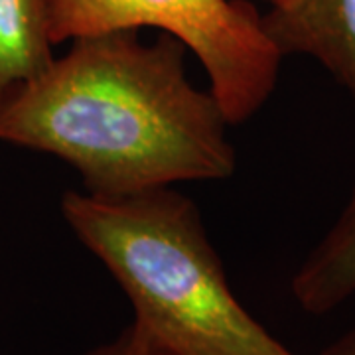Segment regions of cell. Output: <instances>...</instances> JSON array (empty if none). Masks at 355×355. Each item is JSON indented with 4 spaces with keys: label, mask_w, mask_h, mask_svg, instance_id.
Listing matches in <instances>:
<instances>
[{
    "label": "cell",
    "mask_w": 355,
    "mask_h": 355,
    "mask_svg": "<svg viewBox=\"0 0 355 355\" xmlns=\"http://www.w3.org/2000/svg\"><path fill=\"white\" fill-rule=\"evenodd\" d=\"M71 42L0 101V140L65 160L95 198L233 174L227 116L191 85L180 40L162 32L144 44L139 30H111Z\"/></svg>",
    "instance_id": "6da1fadb"
},
{
    "label": "cell",
    "mask_w": 355,
    "mask_h": 355,
    "mask_svg": "<svg viewBox=\"0 0 355 355\" xmlns=\"http://www.w3.org/2000/svg\"><path fill=\"white\" fill-rule=\"evenodd\" d=\"M62 214L127 294L135 322L178 355H296L235 298L191 200L168 188L67 191Z\"/></svg>",
    "instance_id": "7a4b0ae2"
},
{
    "label": "cell",
    "mask_w": 355,
    "mask_h": 355,
    "mask_svg": "<svg viewBox=\"0 0 355 355\" xmlns=\"http://www.w3.org/2000/svg\"><path fill=\"white\" fill-rule=\"evenodd\" d=\"M53 44L140 30L172 34L202 62L229 123L253 116L277 87L282 55L245 0H46Z\"/></svg>",
    "instance_id": "3957f363"
},
{
    "label": "cell",
    "mask_w": 355,
    "mask_h": 355,
    "mask_svg": "<svg viewBox=\"0 0 355 355\" xmlns=\"http://www.w3.org/2000/svg\"><path fill=\"white\" fill-rule=\"evenodd\" d=\"M261 22L282 58H314L355 101V0H286L261 14Z\"/></svg>",
    "instance_id": "277c9868"
},
{
    "label": "cell",
    "mask_w": 355,
    "mask_h": 355,
    "mask_svg": "<svg viewBox=\"0 0 355 355\" xmlns=\"http://www.w3.org/2000/svg\"><path fill=\"white\" fill-rule=\"evenodd\" d=\"M292 294L308 314H328L355 294V190L336 225L294 275Z\"/></svg>",
    "instance_id": "5b68a950"
},
{
    "label": "cell",
    "mask_w": 355,
    "mask_h": 355,
    "mask_svg": "<svg viewBox=\"0 0 355 355\" xmlns=\"http://www.w3.org/2000/svg\"><path fill=\"white\" fill-rule=\"evenodd\" d=\"M46 0H0V101L53 62Z\"/></svg>",
    "instance_id": "8992f818"
},
{
    "label": "cell",
    "mask_w": 355,
    "mask_h": 355,
    "mask_svg": "<svg viewBox=\"0 0 355 355\" xmlns=\"http://www.w3.org/2000/svg\"><path fill=\"white\" fill-rule=\"evenodd\" d=\"M83 355H178L174 349L158 342L135 320L113 340L101 343Z\"/></svg>",
    "instance_id": "52a82bcc"
},
{
    "label": "cell",
    "mask_w": 355,
    "mask_h": 355,
    "mask_svg": "<svg viewBox=\"0 0 355 355\" xmlns=\"http://www.w3.org/2000/svg\"><path fill=\"white\" fill-rule=\"evenodd\" d=\"M324 355H355V330L345 334L334 345H330Z\"/></svg>",
    "instance_id": "ba28073f"
},
{
    "label": "cell",
    "mask_w": 355,
    "mask_h": 355,
    "mask_svg": "<svg viewBox=\"0 0 355 355\" xmlns=\"http://www.w3.org/2000/svg\"><path fill=\"white\" fill-rule=\"evenodd\" d=\"M270 2V6H277V4H282V2H286V0H268Z\"/></svg>",
    "instance_id": "9c48e42d"
}]
</instances>
